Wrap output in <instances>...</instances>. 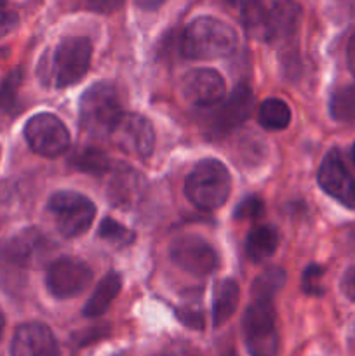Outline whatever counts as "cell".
<instances>
[{"label": "cell", "instance_id": "obj_36", "mask_svg": "<svg viewBox=\"0 0 355 356\" xmlns=\"http://www.w3.org/2000/svg\"><path fill=\"white\" fill-rule=\"evenodd\" d=\"M3 329H6V318H3L2 312H0V339H2L3 336Z\"/></svg>", "mask_w": 355, "mask_h": 356}, {"label": "cell", "instance_id": "obj_6", "mask_svg": "<svg viewBox=\"0 0 355 356\" xmlns=\"http://www.w3.org/2000/svg\"><path fill=\"white\" fill-rule=\"evenodd\" d=\"M47 211L66 238L84 235L96 218V205L77 191H58L49 198Z\"/></svg>", "mask_w": 355, "mask_h": 356}, {"label": "cell", "instance_id": "obj_4", "mask_svg": "<svg viewBox=\"0 0 355 356\" xmlns=\"http://www.w3.org/2000/svg\"><path fill=\"white\" fill-rule=\"evenodd\" d=\"M242 327L251 356H278L281 336L277 329L274 298L253 296V301L244 313Z\"/></svg>", "mask_w": 355, "mask_h": 356}, {"label": "cell", "instance_id": "obj_26", "mask_svg": "<svg viewBox=\"0 0 355 356\" xmlns=\"http://www.w3.org/2000/svg\"><path fill=\"white\" fill-rule=\"evenodd\" d=\"M97 235L103 240H106V242H110L111 245L117 247H127L136 240V235L131 229H127L125 226H122L120 222H117L111 218H104L101 221Z\"/></svg>", "mask_w": 355, "mask_h": 356}, {"label": "cell", "instance_id": "obj_21", "mask_svg": "<svg viewBox=\"0 0 355 356\" xmlns=\"http://www.w3.org/2000/svg\"><path fill=\"white\" fill-rule=\"evenodd\" d=\"M291 117L292 115L289 104L284 103L282 99H277V97L265 99L261 103L260 111H258L260 124L265 129H270V131H282V129H285L291 124Z\"/></svg>", "mask_w": 355, "mask_h": 356}, {"label": "cell", "instance_id": "obj_1", "mask_svg": "<svg viewBox=\"0 0 355 356\" xmlns=\"http://www.w3.org/2000/svg\"><path fill=\"white\" fill-rule=\"evenodd\" d=\"M181 54L188 59H218L232 54L237 33L228 23L212 16H200L187 24L180 38Z\"/></svg>", "mask_w": 355, "mask_h": 356}, {"label": "cell", "instance_id": "obj_5", "mask_svg": "<svg viewBox=\"0 0 355 356\" xmlns=\"http://www.w3.org/2000/svg\"><path fill=\"white\" fill-rule=\"evenodd\" d=\"M93 58V44L87 37H66L56 45L42 79L58 89L73 86L87 73Z\"/></svg>", "mask_w": 355, "mask_h": 356}, {"label": "cell", "instance_id": "obj_16", "mask_svg": "<svg viewBox=\"0 0 355 356\" xmlns=\"http://www.w3.org/2000/svg\"><path fill=\"white\" fill-rule=\"evenodd\" d=\"M10 356H59V344L44 323H23L14 332Z\"/></svg>", "mask_w": 355, "mask_h": 356}, {"label": "cell", "instance_id": "obj_32", "mask_svg": "<svg viewBox=\"0 0 355 356\" xmlns=\"http://www.w3.org/2000/svg\"><path fill=\"white\" fill-rule=\"evenodd\" d=\"M341 291L350 301L355 302V266L345 271L343 278H341Z\"/></svg>", "mask_w": 355, "mask_h": 356}, {"label": "cell", "instance_id": "obj_18", "mask_svg": "<svg viewBox=\"0 0 355 356\" xmlns=\"http://www.w3.org/2000/svg\"><path fill=\"white\" fill-rule=\"evenodd\" d=\"M240 299L239 284L232 278L218 282L214 289V298H212V323L214 327H221L232 318L235 313L237 305Z\"/></svg>", "mask_w": 355, "mask_h": 356}, {"label": "cell", "instance_id": "obj_19", "mask_svg": "<svg viewBox=\"0 0 355 356\" xmlns=\"http://www.w3.org/2000/svg\"><path fill=\"white\" fill-rule=\"evenodd\" d=\"M120 289H122L120 275L115 273V271L108 273L106 277L96 285V289H94L93 296H90L86 308H84V316H87V318H96V316L103 315V313L110 308L113 299L118 296Z\"/></svg>", "mask_w": 355, "mask_h": 356}, {"label": "cell", "instance_id": "obj_10", "mask_svg": "<svg viewBox=\"0 0 355 356\" xmlns=\"http://www.w3.org/2000/svg\"><path fill=\"white\" fill-rule=\"evenodd\" d=\"M110 139L136 159L146 160L155 148L152 122L139 113H124L111 131Z\"/></svg>", "mask_w": 355, "mask_h": 356}, {"label": "cell", "instance_id": "obj_38", "mask_svg": "<svg viewBox=\"0 0 355 356\" xmlns=\"http://www.w3.org/2000/svg\"><path fill=\"white\" fill-rule=\"evenodd\" d=\"M3 3H6V0H0V7H2Z\"/></svg>", "mask_w": 355, "mask_h": 356}, {"label": "cell", "instance_id": "obj_22", "mask_svg": "<svg viewBox=\"0 0 355 356\" xmlns=\"http://www.w3.org/2000/svg\"><path fill=\"white\" fill-rule=\"evenodd\" d=\"M72 165L90 176H104L110 172V156L101 149L86 148L73 156Z\"/></svg>", "mask_w": 355, "mask_h": 356}, {"label": "cell", "instance_id": "obj_33", "mask_svg": "<svg viewBox=\"0 0 355 356\" xmlns=\"http://www.w3.org/2000/svg\"><path fill=\"white\" fill-rule=\"evenodd\" d=\"M347 61H348V68H350L352 75L355 76V31L352 33L350 40H348V45H347Z\"/></svg>", "mask_w": 355, "mask_h": 356}, {"label": "cell", "instance_id": "obj_23", "mask_svg": "<svg viewBox=\"0 0 355 356\" xmlns=\"http://www.w3.org/2000/svg\"><path fill=\"white\" fill-rule=\"evenodd\" d=\"M239 13L246 26L261 30L268 13V0H226Z\"/></svg>", "mask_w": 355, "mask_h": 356}, {"label": "cell", "instance_id": "obj_15", "mask_svg": "<svg viewBox=\"0 0 355 356\" xmlns=\"http://www.w3.org/2000/svg\"><path fill=\"white\" fill-rule=\"evenodd\" d=\"M146 190L145 177L129 165H117L111 170L106 186V198L115 209L131 211L143 198Z\"/></svg>", "mask_w": 355, "mask_h": 356}, {"label": "cell", "instance_id": "obj_35", "mask_svg": "<svg viewBox=\"0 0 355 356\" xmlns=\"http://www.w3.org/2000/svg\"><path fill=\"white\" fill-rule=\"evenodd\" d=\"M166 2H167V0H134L136 6H138L139 9H143V10H155Z\"/></svg>", "mask_w": 355, "mask_h": 356}, {"label": "cell", "instance_id": "obj_20", "mask_svg": "<svg viewBox=\"0 0 355 356\" xmlns=\"http://www.w3.org/2000/svg\"><path fill=\"white\" fill-rule=\"evenodd\" d=\"M278 247L277 229L268 225L256 226L249 232L246 238V254L253 263L267 261L275 254Z\"/></svg>", "mask_w": 355, "mask_h": 356}, {"label": "cell", "instance_id": "obj_3", "mask_svg": "<svg viewBox=\"0 0 355 356\" xmlns=\"http://www.w3.org/2000/svg\"><path fill=\"white\" fill-rule=\"evenodd\" d=\"M124 115L120 94L111 82H97L80 99V127L93 138H110Z\"/></svg>", "mask_w": 355, "mask_h": 356}, {"label": "cell", "instance_id": "obj_14", "mask_svg": "<svg viewBox=\"0 0 355 356\" xmlns=\"http://www.w3.org/2000/svg\"><path fill=\"white\" fill-rule=\"evenodd\" d=\"M225 80L216 70L198 68L187 73L181 82V94L194 106L209 108L225 97Z\"/></svg>", "mask_w": 355, "mask_h": 356}, {"label": "cell", "instance_id": "obj_12", "mask_svg": "<svg viewBox=\"0 0 355 356\" xmlns=\"http://www.w3.org/2000/svg\"><path fill=\"white\" fill-rule=\"evenodd\" d=\"M51 242L40 229L28 228L7 240L0 249L2 259L17 268H37L51 254Z\"/></svg>", "mask_w": 355, "mask_h": 356}, {"label": "cell", "instance_id": "obj_7", "mask_svg": "<svg viewBox=\"0 0 355 356\" xmlns=\"http://www.w3.org/2000/svg\"><path fill=\"white\" fill-rule=\"evenodd\" d=\"M24 139L35 153L42 156H58L70 146L68 129L56 115L38 113L24 125Z\"/></svg>", "mask_w": 355, "mask_h": 356}, {"label": "cell", "instance_id": "obj_40", "mask_svg": "<svg viewBox=\"0 0 355 356\" xmlns=\"http://www.w3.org/2000/svg\"><path fill=\"white\" fill-rule=\"evenodd\" d=\"M115 356H125V355H115Z\"/></svg>", "mask_w": 355, "mask_h": 356}, {"label": "cell", "instance_id": "obj_29", "mask_svg": "<svg viewBox=\"0 0 355 356\" xmlns=\"http://www.w3.org/2000/svg\"><path fill=\"white\" fill-rule=\"evenodd\" d=\"M265 207H263V202L260 200L258 197H247L246 200L240 202L237 205L235 212H233V218L237 221H244V219H256L263 214Z\"/></svg>", "mask_w": 355, "mask_h": 356}, {"label": "cell", "instance_id": "obj_2", "mask_svg": "<svg viewBox=\"0 0 355 356\" xmlns=\"http://www.w3.org/2000/svg\"><path fill=\"white\" fill-rule=\"evenodd\" d=\"M232 191V177L223 162L205 159L195 163L184 181V195L200 211L223 207Z\"/></svg>", "mask_w": 355, "mask_h": 356}, {"label": "cell", "instance_id": "obj_31", "mask_svg": "<svg viewBox=\"0 0 355 356\" xmlns=\"http://www.w3.org/2000/svg\"><path fill=\"white\" fill-rule=\"evenodd\" d=\"M17 24V16L13 10H2L0 9V38L6 37L7 33L16 28Z\"/></svg>", "mask_w": 355, "mask_h": 356}, {"label": "cell", "instance_id": "obj_27", "mask_svg": "<svg viewBox=\"0 0 355 356\" xmlns=\"http://www.w3.org/2000/svg\"><path fill=\"white\" fill-rule=\"evenodd\" d=\"M21 82H23V70L16 68L2 80L0 83V111H10L16 108L17 92H19Z\"/></svg>", "mask_w": 355, "mask_h": 356}, {"label": "cell", "instance_id": "obj_37", "mask_svg": "<svg viewBox=\"0 0 355 356\" xmlns=\"http://www.w3.org/2000/svg\"><path fill=\"white\" fill-rule=\"evenodd\" d=\"M350 344L355 348V322H354V325H352V329H350Z\"/></svg>", "mask_w": 355, "mask_h": 356}, {"label": "cell", "instance_id": "obj_17", "mask_svg": "<svg viewBox=\"0 0 355 356\" xmlns=\"http://www.w3.org/2000/svg\"><path fill=\"white\" fill-rule=\"evenodd\" d=\"M301 23V7L296 0H275L268 9L261 33L270 42H287Z\"/></svg>", "mask_w": 355, "mask_h": 356}, {"label": "cell", "instance_id": "obj_25", "mask_svg": "<svg viewBox=\"0 0 355 356\" xmlns=\"http://www.w3.org/2000/svg\"><path fill=\"white\" fill-rule=\"evenodd\" d=\"M285 284V273L281 268H268L253 284V296L274 298Z\"/></svg>", "mask_w": 355, "mask_h": 356}, {"label": "cell", "instance_id": "obj_24", "mask_svg": "<svg viewBox=\"0 0 355 356\" xmlns=\"http://www.w3.org/2000/svg\"><path fill=\"white\" fill-rule=\"evenodd\" d=\"M331 117L338 122H355V86L334 90L329 103Z\"/></svg>", "mask_w": 355, "mask_h": 356}, {"label": "cell", "instance_id": "obj_9", "mask_svg": "<svg viewBox=\"0 0 355 356\" xmlns=\"http://www.w3.org/2000/svg\"><path fill=\"white\" fill-rule=\"evenodd\" d=\"M93 282V270L77 257H59L49 266L45 284L58 299H70L86 291Z\"/></svg>", "mask_w": 355, "mask_h": 356}, {"label": "cell", "instance_id": "obj_11", "mask_svg": "<svg viewBox=\"0 0 355 356\" xmlns=\"http://www.w3.org/2000/svg\"><path fill=\"white\" fill-rule=\"evenodd\" d=\"M317 181L329 197L345 207L355 209V177L340 149H331L324 156Z\"/></svg>", "mask_w": 355, "mask_h": 356}, {"label": "cell", "instance_id": "obj_39", "mask_svg": "<svg viewBox=\"0 0 355 356\" xmlns=\"http://www.w3.org/2000/svg\"><path fill=\"white\" fill-rule=\"evenodd\" d=\"M354 162H355V145H354Z\"/></svg>", "mask_w": 355, "mask_h": 356}, {"label": "cell", "instance_id": "obj_41", "mask_svg": "<svg viewBox=\"0 0 355 356\" xmlns=\"http://www.w3.org/2000/svg\"><path fill=\"white\" fill-rule=\"evenodd\" d=\"M0 152H2V148H0Z\"/></svg>", "mask_w": 355, "mask_h": 356}, {"label": "cell", "instance_id": "obj_34", "mask_svg": "<svg viewBox=\"0 0 355 356\" xmlns=\"http://www.w3.org/2000/svg\"><path fill=\"white\" fill-rule=\"evenodd\" d=\"M86 2L97 10H110L115 9L120 3V0H86Z\"/></svg>", "mask_w": 355, "mask_h": 356}, {"label": "cell", "instance_id": "obj_30", "mask_svg": "<svg viewBox=\"0 0 355 356\" xmlns=\"http://www.w3.org/2000/svg\"><path fill=\"white\" fill-rule=\"evenodd\" d=\"M176 316L181 320V323L190 329L200 330L204 329V315L198 308H195V305H187L183 308L176 309Z\"/></svg>", "mask_w": 355, "mask_h": 356}, {"label": "cell", "instance_id": "obj_13", "mask_svg": "<svg viewBox=\"0 0 355 356\" xmlns=\"http://www.w3.org/2000/svg\"><path fill=\"white\" fill-rule=\"evenodd\" d=\"M253 110V92L246 83H240L225 101L214 104L207 125L212 134L225 136L249 118Z\"/></svg>", "mask_w": 355, "mask_h": 356}, {"label": "cell", "instance_id": "obj_8", "mask_svg": "<svg viewBox=\"0 0 355 356\" xmlns=\"http://www.w3.org/2000/svg\"><path fill=\"white\" fill-rule=\"evenodd\" d=\"M171 259L178 268L195 277H207L219 266L214 247L197 235L180 236L171 245Z\"/></svg>", "mask_w": 355, "mask_h": 356}, {"label": "cell", "instance_id": "obj_28", "mask_svg": "<svg viewBox=\"0 0 355 356\" xmlns=\"http://www.w3.org/2000/svg\"><path fill=\"white\" fill-rule=\"evenodd\" d=\"M322 278H324V270L317 264H312V266L306 268L303 271L301 277V289L305 294L310 296H320L324 292V285H322Z\"/></svg>", "mask_w": 355, "mask_h": 356}]
</instances>
